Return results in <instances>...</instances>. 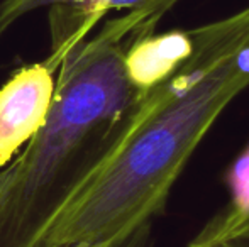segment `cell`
<instances>
[{
  "mask_svg": "<svg viewBox=\"0 0 249 247\" xmlns=\"http://www.w3.org/2000/svg\"><path fill=\"white\" fill-rule=\"evenodd\" d=\"M160 20L151 7L125 10L65 54L46 122L12 161L0 203V247H33L93 175L139 97L125 73V51Z\"/></svg>",
  "mask_w": 249,
  "mask_h": 247,
  "instance_id": "2",
  "label": "cell"
},
{
  "mask_svg": "<svg viewBox=\"0 0 249 247\" xmlns=\"http://www.w3.org/2000/svg\"><path fill=\"white\" fill-rule=\"evenodd\" d=\"M190 34V54L139 93L93 175L33 247L115 246L164 212L202 139L249 86V7Z\"/></svg>",
  "mask_w": 249,
  "mask_h": 247,
  "instance_id": "1",
  "label": "cell"
},
{
  "mask_svg": "<svg viewBox=\"0 0 249 247\" xmlns=\"http://www.w3.org/2000/svg\"><path fill=\"white\" fill-rule=\"evenodd\" d=\"M192 51L190 29L138 36L124 56L125 73L138 93H146L166 80Z\"/></svg>",
  "mask_w": 249,
  "mask_h": 247,
  "instance_id": "4",
  "label": "cell"
},
{
  "mask_svg": "<svg viewBox=\"0 0 249 247\" xmlns=\"http://www.w3.org/2000/svg\"><path fill=\"white\" fill-rule=\"evenodd\" d=\"M227 185L231 188L229 203L241 210L249 208V148L232 165V168L227 173Z\"/></svg>",
  "mask_w": 249,
  "mask_h": 247,
  "instance_id": "6",
  "label": "cell"
},
{
  "mask_svg": "<svg viewBox=\"0 0 249 247\" xmlns=\"http://www.w3.org/2000/svg\"><path fill=\"white\" fill-rule=\"evenodd\" d=\"M154 246V235L149 227H139L131 235L121 241L114 247H153Z\"/></svg>",
  "mask_w": 249,
  "mask_h": 247,
  "instance_id": "8",
  "label": "cell"
},
{
  "mask_svg": "<svg viewBox=\"0 0 249 247\" xmlns=\"http://www.w3.org/2000/svg\"><path fill=\"white\" fill-rule=\"evenodd\" d=\"M68 247H114V246H107V244H85V242H82V244H73V246H68Z\"/></svg>",
  "mask_w": 249,
  "mask_h": 247,
  "instance_id": "10",
  "label": "cell"
},
{
  "mask_svg": "<svg viewBox=\"0 0 249 247\" xmlns=\"http://www.w3.org/2000/svg\"><path fill=\"white\" fill-rule=\"evenodd\" d=\"M56 75L58 66L46 58L19 68L0 86V168L10 165L46 122Z\"/></svg>",
  "mask_w": 249,
  "mask_h": 247,
  "instance_id": "3",
  "label": "cell"
},
{
  "mask_svg": "<svg viewBox=\"0 0 249 247\" xmlns=\"http://www.w3.org/2000/svg\"><path fill=\"white\" fill-rule=\"evenodd\" d=\"M187 247H249V208L227 203L188 241Z\"/></svg>",
  "mask_w": 249,
  "mask_h": 247,
  "instance_id": "5",
  "label": "cell"
},
{
  "mask_svg": "<svg viewBox=\"0 0 249 247\" xmlns=\"http://www.w3.org/2000/svg\"><path fill=\"white\" fill-rule=\"evenodd\" d=\"M177 2L178 0H102L95 9L93 20L97 24L105 14L112 12V10H131L138 9V7H151L161 16H164Z\"/></svg>",
  "mask_w": 249,
  "mask_h": 247,
  "instance_id": "7",
  "label": "cell"
},
{
  "mask_svg": "<svg viewBox=\"0 0 249 247\" xmlns=\"http://www.w3.org/2000/svg\"><path fill=\"white\" fill-rule=\"evenodd\" d=\"M12 163L7 165L5 168H0V203L3 200V195H5L7 188H9L10 178H12Z\"/></svg>",
  "mask_w": 249,
  "mask_h": 247,
  "instance_id": "9",
  "label": "cell"
}]
</instances>
